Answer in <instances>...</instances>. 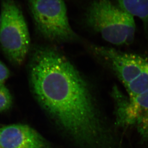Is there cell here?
I'll return each instance as SVG.
<instances>
[{
    "instance_id": "cell-10",
    "label": "cell",
    "mask_w": 148,
    "mask_h": 148,
    "mask_svg": "<svg viewBox=\"0 0 148 148\" xmlns=\"http://www.w3.org/2000/svg\"><path fill=\"white\" fill-rule=\"evenodd\" d=\"M12 97L4 84H0V112L8 110L12 104Z\"/></svg>"
},
{
    "instance_id": "cell-3",
    "label": "cell",
    "mask_w": 148,
    "mask_h": 148,
    "mask_svg": "<svg viewBox=\"0 0 148 148\" xmlns=\"http://www.w3.org/2000/svg\"><path fill=\"white\" fill-rule=\"evenodd\" d=\"M0 45L12 63L20 65L30 47L29 29L21 10L14 0H3L1 4Z\"/></svg>"
},
{
    "instance_id": "cell-12",
    "label": "cell",
    "mask_w": 148,
    "mask_h": 148,
    "mask_svg": "<svg viewBox=\"0 0 148 148\" xmlns=\"http://www.w3.org/2000/svg\"><path fill=\"white\" fill-rule=\"evenodd\" d=\"M1 14H0V25H1Z\"/></svg>"
},
{
    "instance_id": "cell-1",
    "label": "cell",
    "mask_w": 148,
    "mask_h": 148,
    "mask_svg": "<svg viewBox=\"0 0 148 148\" xmlns=\"http://www.w3.org/2000/svg\"><path fill=\"white\" fill-rule=\"evenodd\" d=\"M32 90L60 130L80 148H116V137L88 84L54 47L34 49L29 64Z\"/></svg>"
},
{
    "instance_id": "cell-7",
    "label": "cell",
    "mask_w": 148,
    "mask_h": 148,
    "mask_svg": "<svg viewBox=\"0 0 148 148\" xmlns=\"http://www.w3.org/2000/svg\"><path fill=\"white\" fill-rule=\"evenodd\" d=\"M0 148H53L29 125L13 124L0 127Z\"/></svg>"
},
{
    "instance_id": "cell-11",
    "label": "cell",
    "mask_w": 148,
    "mask_h": 148,
    "mask_svg": "<svg viewBox=\"0 0 148 148\" xmlns=\"http://www.w3.org/2000/svg\"><path fill=\"white\" fill-rule=\"evenodd\" d=\"M10 75V71L7 66L0 61V84H4Z\"/></svg>"
},
{
    "instance_id": "cell-2",
    "label": "cell",
    "mask_w": 148,
    "mask_h": 148,
    "mask_svg": "<svg viewBox=\"0 0 148 148\" xmlns=\"http://www.w3.org/2000/svg\"><path fill=\"white\" fill-rule=\"evenodd\" d=\"M86 22L106 41L115 45H129L134 41V17L110 0H95L87 10Z\"/></svg>"
},
{
    "instance_id": "cell-6",
    "label": "cell",
    "mask_w": 148,
    "mask_h": 148,
    "mask_svg": "<svg viewBox=\"0 0 148 148\" xmlns=\"http://www.w3.org/2000/svg\"><path fill=\"white\" fill-rule=\"evenodd\" d=\"M94 52L108 65L125 87L148 71V59L140 54L125 53L103 46L93 47Z\"/></svg>"
},
{
    "instance_id": "cell-8",
    "label": "cell",
    "mask_w": 148,
    "mask_h": 148,
    "mask_svg": "<svg viewBox=\"0 0 148 148\" xmlns=\"http://www.w3.org/2000/svg\"><path fill=\"white\" fill-rule=\"evenodd\" d=\"M119 7L143 21L144 30L148 33V0H116Z\"/></svg>"
},
{
    "instance_id": "cell-5",
    "label": "cell",
    "mask_w": 148,
    "mask_h": 148,
    "mask_svg": "<svg viewBox=\"0 0 148 148\" xmlns=\"http://www.w3.org/2000/svg\"><path fill=\"white\" fill-rule=\"evenodd\" d=\"M113 95L117 125L136 127L143 140L148 144V91L127 98L115 88Z\"/></svg>"
},
{
    "instance_id": "cell-9",
    "label": "cell",
    "mask_w": 148,
    "mask_h": 148,
    "mask_svg": "<svg viewBox=\"0 0 148 148\" xmlns=\"http://www.w3.org/2000/svg\"><path fill=\"white\" fill-rule=\"evenodd\" d=\"M129 97H132L148 91V71L142 73L125 87Z\"/></svg>"
},
{
    "instance_id": "cell-4",
    "label": "cell",
    "mask_w": 148,
    "mask_h": 148,
    "mask_svg": "<svg viewBox=\"0 0 148 148\" xmlns=\"http://www.w3.org/2000/svg\"><path fill=\"white\" fill-rule=\"evenodd\" d=\"M29 3L37 29L44 38L56 42L77 40L64 0H29Z\"/></svg>"
}]
</instances>
